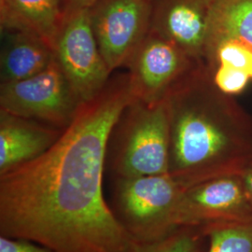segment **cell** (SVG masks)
Returning a JSON list of instances; mask_svg holds the SVG:
<instances>
[{
	"label": "cell",
	"instance_id": "cell-1",
	"mask_svg": "<svg viewBox=\"0 0 252 252\" xmlns=\"http://www.w3.org/2000/svg\"><path fill=\"white\" fill-rule=\"evenodd\" d=\"M133 99L127 73L110 78L50 150L0 175L1 235L54 252H129L103 179L111 131Z\"/></svg>",
	"mask_w": 252,
	"mask_h": 252
},
{
	"label": "cell",
	"instance_id": "cell-2",
	"mask_svg": "<svg viewBox=\"0 0 252 252\" xmlns=\"http://www.w3.org/2000/svg\"><path fill=\"white\" fill-rule=\"evenodd\" d=\"M165 103L169 174L184 187L240 174L252 162V116L234 96L217 89L203 63Z\"/></svg>",
	"mask_w": 252,
	"mask_h": 252
},
{
	"label": "cell",
	"instance_id": "cell-3",
	"mask_svg": "<svg viewBox=\"0 0 252 252\" xmlns=\"http://www.w3.org/2000/svg\"><path fill=\"white\" fill-rule=\"evenodd\" d=\"M170 126L165 101L133 99L118 119L108 140L116 178L169 173Z\"/></svg>",
	"mask_w": 252,
	"mask_h": 252
},
{
	"label": "cell",
	"instance_id": "cell-4",
	"mask_svg": "<svg viewBox=\"0 0 252 252\" xmlns=\"http://www.w3.org/2000/svg\"><path fill=\"white\" fill-rule=\"evenodd\" d=\"M186 189L169 173L116 178L114 213L131 239L162 238L177 229L174 214Z\"/></svg>",
	"mask_w": 252,
	"mask_h": 252
},
{
	"label": "cell",
	"instance_id": "cell-5",
	"mask_svg": "<svg viewBox=\"0 0 252 252\" xmlns=\"http://www.w3.org/2000/svg\"><path fill=\"white\" fill-rule=\"evenodd\" d=\"M83 104L55 58L28 79L0 85L1 110L62 130L72 123Z\"/></svg>",
	"mask_w": 252,
	"mask_h": 252
},
{
	"label": "cell",
	"instance_id": "cell-6",
	"mask_svg": "<svg viewBox=\"0 0 252 252\" xmlns=\"http://www.w3.org/2000/svg\"><path fill=\"white\" fill-rule=\"evenodd\" d=\"M201 63L180 46L150 30L126 63L132 95L147 104L165 101Z\"/></svg>",
	"mask_w": 252,
	"mask_h": 252
},
{
	"label": "cell",
	"instance_id": "cell-7",
	"mask_svg": "<svg viewBox=\"0 0 252 252\" xmlns=\"http://www.w3.org/2000/svg\"><path fill=\"white\" fill-rule=\"evenodd\" d=\"M54 53L82 103L94 99L105 89L111 71L93 33L88 9L66 11Z\"/></svg>",
	"mask_w": 252,
	"mask_h": 252
},
{
	"label": "cell",
	"instance_id": "cell-8",
	"mask_svg": "<svg viewBox=\"0 0 252 252\" xmlns=\"http://www.w3.org/2000/svg\"><path fill=\"white\" fill-rule=\"evenodd\" d=\"M91 27L109 70L126 66L151 28L152 0H98L88 9Z\"/></svg>",
	"mask_w": 252,
	"mask_h": 252
},
{
	"label": "cell",
	"instance_id": "cell-9",
	"mask_svg": "<svg viewBox=\"0 0 252 252\" xmlns=\"http://www.w3.org/2000/svg\"><path fill=\"white\" fill-rule=\"evenodd\" d=\"M252 219V203L239 174L218 177L185 189L177 204L174 224L205 226Z\"/></svg>",
	"mask_w": 252,
	"mask_h": 252
},
{
	"label": "cell",
	"instance_id": "cell-10",
	"mask_svg": "<svg viewBox=\"0 0 252 252\" xmlns=\"http://www.w3.org/2000/svg\"><path fill=\"white\" fill-rule=\"evenodd\" d=\"M216 0H152L150 30L202 62L207 27Z\"/></svg>",
	"mask_w": 252,
	"mask_h": 252
},
{
	"label": "cell",
	"instance_id": "cell-11",
	"mask_svg": "<svg viewBox=\"0 0 252 252\" xmlns=\"http://www.w3.org/2000/svg\"><path fill=\"white\" fill-rule=\"evenodd\" d=\"M63 131L0 109V175L44 154Z\"/></svg>",
	"mask_w": 252,
	"mask_h": 252
},
{
	"label": "cell",
	"instance_id": "cell-12",
	"mask_svg": "<svg viewBox=\"0 0 252 252\" xmlns=\"http://www.w3.org/2000/svg\"><path fill=\"white\" fill-rule=\"evenodd\" d=\"M65 13V0H0L1 31L30 33L54 51Z\"/></svg>",
	"mask_w": 252,
	"mask_h": 252
},
{
	"label": "cell",
	"instance_id": "cell-13",
	"mask_svg": "<svg viewBox=\"0 0 252 252\" xmlns=\"http://www.w3.org/2000/svg\"><path fill=\"white\" fill-rule=\"evenodd\" d=\"M5 36L0 56L1 83L28 79L54 60L52 48L39 37L23 31H1Z\"/></svg>",
	"mask_w": 252,
	"mask_h": 252
},
{
	"label": "cell",
	"instance_id": "cell-14",
	"mask_svg": "<svg viewBox=\"0 0 252 252\" xmlns=\"http://www.w3.org/2000/svg\"><path fill=\"white\" fill-rule=\"evenodd\" d=\"M207 30L233 36L252 50V0H216Z\"/></svg>",
	"mask_w": 252,
	"mask_h": 252
},
{
	"label": "cell",
	"instance_id": "cell-15",
	"mask_svg": "<svg viewBox=\"0 0 252 252\" xmlns=\"http://www.w3.org/2000/svg\"><path fill=\"white\" fill-rule=\"evenodd\" d=\"M208 238L202 227H179L153 241L131 239L129 252H207Z\"/></svg>",
	"mask_w": 252,
	"mask_h": 252
},
{
	"label": "cell",
	"instance_id": "cell-16",
	"mask_svg": "<svg viewBox=\"0 0 252 252\" xmlns=\"http://www.w3.org/2000/svg\"><path fill=\"white\" fill-rule=\"evenodd\" d=\"M202 228L208 238L207 252H252V219Z\"/></svg>",
	"mask_w": 252,
	"mask_h": 252
},
{
	"label": "cell",
	"instance_id": "cell-17",
	"mask_svg": "<svg viewBox=\"0 0 252 252\" xmlns=\"http://www.w3.org/2000/svg\"><path fill=\"white\" fill-rule=\"evenodd\" d=\"M0 252H54L42 245L24 239L0 235Z\"/></svg>",
	"mask_w": 252,
	"mask_h": 252
},
{
	"label": "cell",
	"instance_id": "cell-18",
	"mask_svg": "<svg viewBox=\"0 0 252 252\" xmlns=\"http://www.w3.org/2000/svg\"><path fill=\"white\" fill-rule=\"evenodd\" d=\"M245 190L252 203V162L240 174Z\"/></svg>",
	"mask_w": 252,
	"mask_h": 252
},
{
	"label": "cell",
	"instance_id": "cell-19",
	"mask_svg": "<svg viewBox=\"0 0 252 252\" xmlns=\"http://www.w3.org/2000/svg\"><path fill=\"white\" fill-rule=\"evenodd\" d=\"M98 0H65L66 11L74 9H89Z\"/></svg>",
	"mask_w": 252,
	"mask_h": 252
}]
</instances>
